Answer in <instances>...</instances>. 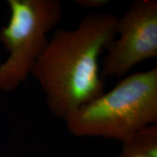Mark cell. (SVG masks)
Returning <instances> with one entry per match:
<instances>
[{"label":"cell","mask_w":157,"mask_h":157,"mask_svg":"<svg viewBox=\"0 0 157 157\" xmlns=\"http://www.w3.org/2000/svg\"><path fill=\"white\" fill-rule=\"evenodd\" d=\"M105 50L101 76L121 78L137 64L157 57V2L137 0L118 18L117 36Z\"/></svg>","instance_id":"4"},{"label":"cell","mask_w":157,"mask_h":157,"mask_svg":"<svg viewBox=\"0 0 157 157\" xmlns=\"http://www.w3.org/2000/svg\"><path fill=\"white\" fill-rule=\"evenodd\" d=\"M123 144L121 156L143 154L150 157H157L156 124L140 129L130 140Z\"/></svg>","instance_id":"5"},{"label":"cell","mask_w":157,"mask_h":157,"mask_svg":"<svg viewBox=\"0 0 157 157\" xmlns=\"http://www.w3.org/2000/svg\"><path fill=\"white\" fill-rule=\"evenodd\" d=\"M68 130L78 137L130 140L157 121V68L122 78L102 94L72 111L65 119Z\"/></svg>","instance_id":"2"},{"label":"cell","mask_w":157,"mask_h":157,"mask_svg":"<svg viewBox=\"0 0 157 157\" xmlns=\"http://www.w3.org/2000/svg\"><path fill=\"white\" fill-rule=\"evenodd\" d=\"M10 18L0 29V42L9 56L0 65V90L11 91L24 82L61 21L58 0H8Z\"/></svg>","instance_id":"3"},{"label":"cell","mask_w":157,"mask_h":157,"mask_svg":"<svg viewBox=\"0 0 157 157\" xmlns=\"http://www.w3.org/2000/svg\"><path fill=\"white\" fill-rule=\"evenodd\" d=\"M74 2L86 8H98L109 4L107 0H76Z\"/></svg>","instance_id":"6"},{"label":"cell","mask_w":157,"mask_h":157,"mask_svg":"<svg viewBox=\"0 0 157 157\" xmlns=\"http://www.w3.org/2000/svg\"><path fill=\"white\" fill-rule=\"evenodd\" d=\"M118 18L113 14L90 13L76 29H59L49 39L31 74L52 114L65 120L105 93L99 57L117 36Z\"/></svg>","instance_id":"1"},{"label":"cell","mask_w":157,"mask_h":157,"mask_svg":"<svg viewBox=\"0 0 157 157\" xmlns=\"http://www.w3.org/2000/svg\"><path fill=\"white\" fill-rule=\"evenodd\" d=\"M120 157H150L146 155H143V154H132L129 155V156H120Z\"/></svg>","instance_id":"7"}]
</instances>
